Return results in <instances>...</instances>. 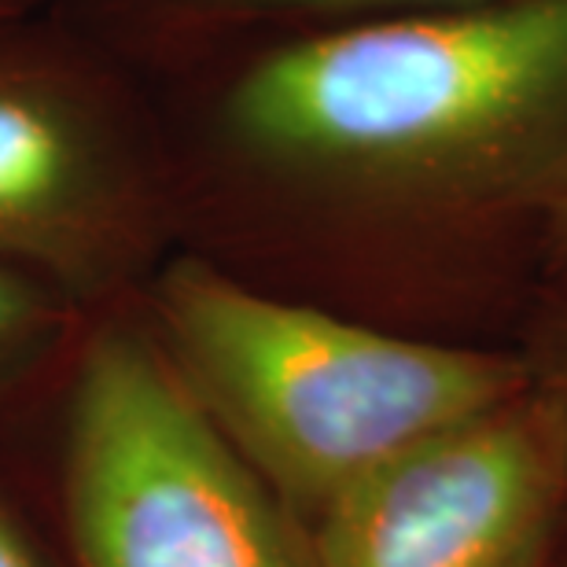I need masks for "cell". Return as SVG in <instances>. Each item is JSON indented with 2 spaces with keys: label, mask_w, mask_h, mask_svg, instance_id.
I'll list each match as a JSON object with an SVG mask.
<instances>
[{
  "label": "cell",
  "mask_w": 567,
  "mask_h": 567,
  "mask_svg": "<svg viewBox=\"0 0 567 567\" xmlns=\"http://www.w3.org/2000/svg\"><path fill=\"white\" fill-rule=\"evenodd\" d=\"M144 71L177 251L405 336L505 258L546 274L567 192V0L240 30Z\"/></svg>",
  "instance_id": "1"
},
{
  "label": "cell",
  "mask_w": 567,
  "mask_h": 567,
  "mask_svg": "<svg viewBox=\"0 0 567 567\" xmlns=\"http://www.w3.org/2000/svg\"><path fill=\"white\" fill-rule=\"evenodd\" d=\"M141 310L188 399L306 530L383 461L527 383L516 358L280 299L188 251Z\"/></svg>",
  "instance_id": "2"
},
{
  "label": "cell",
  "mask_w": 567,
  "mask_h": 567,
  "mask_svg": "<svg viewBox=\"0 0 567 567\" xmlns=\"http://www.w3.org/2000/svg\"><path fill=\"white\" fill-rule=\"evenodd\" d=\"M177 247L144 66L63 4L0 19V266L93 313L141 299Z\"/></svg>",
  "instance_id": "3"
},
{
  "label": "cell",
  "mask_w": 567,
  "mask_h": 567,
  "mask_svg": "<svg viewBox=\"0 0 567 567\" xmlns=\"http://www.w3.org/2000/svg\"><path fill=\"white\" fill-rule=\"evenodd\" d=\"M52 424L74 567H313L310 530L188 399L141 299L89 313Z\"/></svg>",
  "instance_id": "4"
},
{
  "label": "cell",
  "mask_w": 567,
  "mask_h": 567,
  "mask_svg": "<svg viewBox=\"0 0 567 567\" xmlns=\"http://www.w3.org/2000/svg\"><path fill=\"white\" fill-rule=\"evenodd\" d=\"M560 475L557 424L516 399L347 486L310 527L313 567H535Z\"/></svg>",
  "instance_id": "5"
},
{
  "label": "cell",
  "mask_w": 567,
  "mask_h": 567,
  "mask_svg": "<svg viewBox=\"0 0 567 567\" xmlns=\"http://www.w3.org/2000/svg\"><path fill=\"white\" fill-rule=\"evenodd\" d=\"M468 4H486V0H66L63 8L85 19L107 41H115L141 66H152L188 44L240 30Z\"/></svg>",
  "instance_id": "6"
},
{
  "label": "cell",
  "mask_w": 567,
  "mask_h": 567,
  "mask_svg": "<svg viewBox=\"0 0 567 567\" xmlns=\"http://www.w3.org/2000/svg\"><path fill=\"white\" fill-rule=\"evenodd\" d=\"M85 321L66 295L0 266V424L52 410Z\"/></svg>",
  "instance_id": "7"
},
{
  "label": "cell",
  "mask_w": 567,
  "mask_h": 567,
  "mask_svg": "<svg viewBox=\"0 0 567 567\" xmlns=\"http://www.w3.org/2000/svg\"><path fill=\"white\" fill-rule=\"evenodd\" d=\"M0 567H74L52 508L44 513V505L4 457H0Z\"/></svg>",
  "instance_id": "8"
},
{
  "label": "cell",
  "mask_w": 567,
  "mask_h": 567,
  "mask_svg": "<svg viewBox=\"0 0 567 567\" xmlns=\"http://www.w3.org/2000/svg\"><path fill=\"white\" fill-rule=\"evenodd\" d=\"M546 277L567 284V192L553 210L549 236H546Z\"/></svg>",
  "instance_id": "9"
},
{
  "label": "cell",
  "mask_w": 567,
  "mask_h": 567,
  "mask_svg": "<svg viewBox=\"0 0 567 567\" xmlns=\"http://www.w3.org/2000/svg\"><path fill=\"white\" fill-rule=\"evenodd\" d=\"M66 0H0V19L8 16H30V11H44V8H60Z\"/></svg>",
  "instance_id": "10"
},
{
  "label": "cell",
  "mask_w": 567,
  "mask_h": 567,
  "mask_svg": "<svg viewBox=\"0 0 567 567\" xmlns=\"http://www.w3.org/2000/svg\"><path fill=\"white\" fill-rule=\"evenodd\" d=\"M557 431H560V450H564V464H567V405H564V416L557 421Z\"/></svg>",
  "instance_id": "11"
}]
</instances>
